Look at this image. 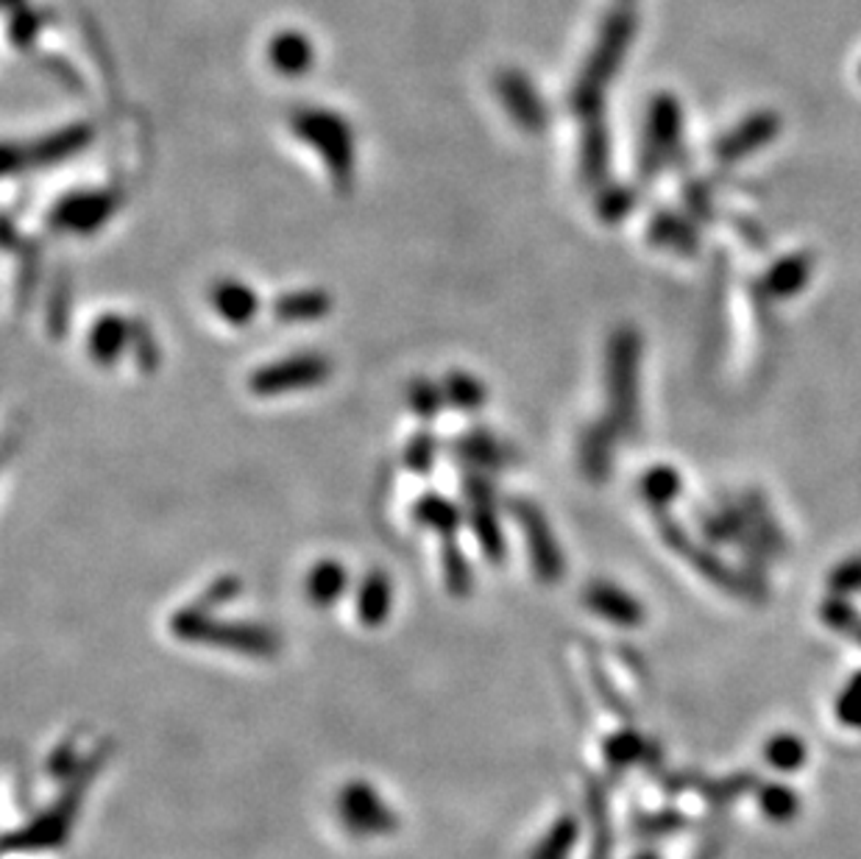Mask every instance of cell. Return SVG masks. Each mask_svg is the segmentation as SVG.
Wrapping results in <instances>:
<instances>
[{"instance_id":"6da1fadb","label":"cell","mask_w":861,"mask_h":859,"mask_svg":"<svg viewBox=\"0 0 861 859\" xmlns=\"http://www.w3.org/2000/svg\"><path fill=\"white\" fill-rule=\"evenodd\" d=\"M170 631L185 642H201L212 648L237 650L243 656H259L268 659L279 650V636L259 623H243V620H215L210 609L190 603L170 617Z\"/></svg>"},{"instance_id":"7a4b0ae2","label":"cell","mask_w":861,"mask_h":859,"mask_svg":"<svg viewBox=\"0 0 861 859\" xmlns=\"http://www.w3.org/2000/svg\"><path fill=\"white\" fill-rule=\"evenodd\" d=\"M332 364L329 357L321 352H295L284 355L279 360L259 366L248 377V391L254 397H284V393H299L318 388L321 382L329 380Z\"/></svg>"},{"instance_id":"3957f363","label":"cell","mask_w":861,"mask_h":859,"mask_svg":"<svg viewBox=\"0 0 861 859\" xmlns=\"http://www.w3.org/2000/svg\"><path fill=\"white\" fill-rule=\"evenodd\" d=\"M466 511H469L471 531L477 536V545L491 561L505 558V533H502L500 516L494 509V491L482 475H469L466 480Z\"/></svg>"},{"instance_id":"277c9868","label":"cell","mask_w":861,"mask_h":859,"mask_svg":"<svg viewBox=\"0 0 861 859\" xmlns=\"http://www.w3.org/2000/svg\"><path fill=\"white\" fill-rule=\"evenodd\" d=\"M137 321H128L121 313H103L87 330V355L96 366L112 369L123 360L128 349H134Z\"/></svg>"},{"instance_id":"5b68a950","label":"cell","mask_w":861,"mask_h":859,"mask_svg":"<svg viewBox=\"0 0 861 859\" xmlns=\"http://www.w3.org/2000/svg\"><path fill=\"white\" fill-rule=\"evenodd\" d=\"M511 511H516L518 527H522L524 542H527V553H530L533 558V569H536L544 581H552L555 576H560L563 564H560V550L555 547L547 520L541 516V511L533 509L530 503H522V500L513 503Z\"/></svg>"},{"instance_id":"8992f818","label":"cell","mask_w":861,"mask_h":859,"mask_svg":"<svg viewBox=\"0 0 861 859\" xmlns=\"http://www.w3.org/2000/svg\"><path fill=\"white\" fill-rule=\"evenodd\" d=\"M210 304L212 310H215L217 321H223L226 327L235 330L251 327L254 319L259 315V308H262L251 285L235 277L217 279V282L212 285Z\"/></svg>"},{"instance_id":"52a82bcc","label":"cell","mask_w":861,"mask_h":859,"mask_svg":"<svg viewBox=\"0 0 861 859\" xmlns=\"http://www.w3.org/2000/svg\"><path fill=\"white\" fill-rule=\"evenodd\" d=\"M115 212V201L101 193H79L62 201L54 210L51 221L59 232H70V235H92L98 232V226H103L109 221V215Z\"/></svg>"},{"instance_id":"ba28073f","label":"cell","mask_w":861,"mask_h":859,"mask_svg":"<svg viewBox=\"0 0 861 859\" xmlns=\"http://www.w3.org/2000/svg\"><path fill=\"white\" fill-rule=\"evenodd\" d=\"M393 581L385 569H371L355 592V617L366 628H377L391 617Z\"/></svg>"},{"instance_id":"9c48e42d","label":"cell","mask_w":861,"mask_h":859,"mask_svg":"<svg viewBox=\"0 0 861 859\" xmlns=\"http://www.w3.org/2000/svg\"><path fill=\"white\" fill-rule=\"evenodd\" d=\"M349 589V572L338 558H321L304 576V594L315 609H329Z\"/></svg>"},{"instance_id":"30bf717a","label":"cell","mask_w":861,"mask_h":859,"mask_svg":"<svg viewBox=\"0 0 861 859\" xmlns=\"http://www.w3.org/2000/svg\"><path fill=\"white\" fill-rule=\"evenodd\" d=\"M332 310V297L321 288L290 291L273 302V315L279 324H313Z\"/></svg>"},{"instance_id":"8fae6325","label":"cell","mask_w":861,"mask_h":859,"mask_svg":"<svg viewBox=\"0 0 861 859\" xmlns=\"http://www.w3.org/2000/svg\"><path fill=\"white\" fill-rule=\"evenodd\" d=\"M455 455L474 472H494L507 464V449L491 433H466L455 442Z\"/></svg>"},{"instance_id":"7c38bea8","label":"cell","mask_w":861,"mask_h":859,"mask_svg":"<svg viewBox=\"0 0 861 859\" xmlns=\"http://www.w3.org/2000/svg\"><path fill=\"white\" fill-rule=\"evenodd\" d=\"M413 520L418 522L427 531L438 533L444 536L446 542H455V533L460 527V509L449 500V497L438 494V491H429L413 505Z\"/></svg>"},{"instance_id":"4fadbf2b","label":"cell","mask_w":861,"mask_h":859,"mask_svg":"<svg viewBox=\"0 0 861 859\" xmlns=\"http://www.w3.org/2000/svg\"><path fill=\"white\" fill-rule=\"evenodd\" d=\"M440 388H444L446 405L455 408V411L460 413L482 411V405H485L491 397L489 386H485L477 375H471V371H463V369L449 371V375L444 377V382H440Z\"/></svg>"},{"instance_id":"5bb4252c","label":"cell","mask_w":861,"mask_h":859,"mask_svg":"<svg viewBox=\"0 0 861 859\" xmlns=\"http://www.w3.org/2000/svg\"><path fill=\"white\" fill-rule=\"evenodd\" d=\"M407 402L418 419H435L446 405L444 388L433 380H413L407 388Z\"/></svg>"},{"instance_id":"9a60e30c","label":"cell","mask_w":861,"mask_h":859,"mask_svg":"<svg viewBox=\"0 0 861 859\" xmlns=\"http://www.w3.org/2000/svg\"><path fill=\"white\" fill-rule=\"evenodd\" d=\"M444 581L449 592L458 594V598L471 592V567L466 561L463 550L455 545L444 553Z\"/></svg>"},{"instance_id":"2e32d148","label":"cell","mask_w":861,"mask_h":859,"mask_svg":"<svg viewBox=\"0 0 861 859\" xmlns=\"http://www.w3.org/2000/svg\"><path fill=\"white\" fill-rule=\"evenodd\" d=\"M435 453H438V444H435L433 433H418L416 438H410L407 449H404V467L413 469V472H429L435 464Z\"/></svg>"},{"instance_id":"e0dca14e","label":"cell","mask_w":861,"mask_h":859,"mask_svg":"<svg viewBox=\"0 0 861 859\" xmlns=\"http://www.w3.org/2000/svg\"><path fill=\"white\" fill-rule=\"evenodd\" d=\"M237 594H241V581L232 576H223V578H217L215 583H210V587H206V592L201 594L195 603H199L201 609H215V605H221V603H230V600L237 598Z\"/></svg>"}]
</instances>
